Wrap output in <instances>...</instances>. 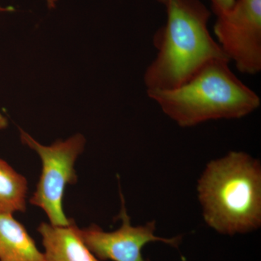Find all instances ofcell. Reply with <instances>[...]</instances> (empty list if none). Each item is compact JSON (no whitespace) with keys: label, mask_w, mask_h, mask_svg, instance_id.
I'll return each mask as SVG.
<instances>
[{"label":"cell","mask_w":261,"mask_h":261,"mask_svg":"<svg viewBox=\"0 0 261 261\" xmlns=\"http://www.w3.org/2000/svg\"><path fill=\"white\" fill-rule=\"evenodd\" d=\"M121 193V210L119 218L121 227L107 232L95 224L80 228L78 233L86 246L99 260L113 261H147L142 256V250L151 242H163L173 247H177L181 238H159L154 234L155 221L144 226H134L125 207L124 199Z\"/></svg>","instance_id":"8992f818"},{"label":"cell","mask_w":261,"mask_h":261,"mask_svg":"<svg viewBox=\"0 0 261 261\" xmlns=\"http://www.w3.org/2000/svg\"><path fill=\"white\" fill-rule=\"evenodd\" d=\"M47 2L49 8H54L56 7V0H47Z\"/></svg>","instance_id":"7c38bea8"},{"label":"cell","mask_w":261,"mask_h":261,"mask_svg":"<svg viewBox=\"0 0 261 261\" xmlns=\"http://www.w3.org/2000/svg\"><path fill=\"white\" fill-rule=\"evenodd\" d=\"M28 182L23 175L0 159V214H14L27 210Z\"/></svg>","instance_id":"9c48e42d"},{"label":"cell","mask_w":261,"mask_h":261,"mask_svg":"<svg viewBox=\"0 0 261 261\" xmlns=\"http://www.w3.org/2000/svg\"><path fill=\"white\" fill-rule=\"evenodd\" d=\"M0 261H44L43 252L12 214H0Z\"/></svg>","instance_id":"ba28073f"},{"label":"cell","mask_w":261,"mask_h":261,"mask_svg":"<svg viewBox=\"0 0 261 261\" xmlns=\"http://www.w3.org/2000/svg\"><path fill=\"white\" fill-rule=\"evenodd\" d=\"M37 231L44 247V261H99L80 238L73 220L65 226L42 222Z\"/></svg>","instance_id":"52a82bcc"},{"label":"cell","mask_w":261,"mask_h":261,"mask_svg":"<svg viewBox=\"0 0 261 261\" xmlns=\"http://www.w3.org/2000/svg\"><path fill=\"white\" fill-rule=\"evenodd\" d=\"M24 145L34 149L42 161V173L31 204L40 207L54 226H68L70 219L65 216L63 207L67 185L77 182L74 168L79 156L83 152L86 140L77 134L65 141L58 140L49 146L42 145L20 128Z\"/></svg>","instance_id":"277c9868"},{"label":"cell","mask_w":261,"mask_h":261,"mask_svg":"<svg viewBox=\"0 0 261 261\" xmlns=\"http://www.w3.org/2000/svg\"><path fill=\"white\" fill-rule=\"evenodd\" d=\"M229 63L213 62L177 88L147 92V96L184 128L248 116L260 107V97L233 73Z\"/></svg>","instance_id":"3957f363"},{"label":"cell","mask_w":261,"mask_h":261,"mask_svg":"<svg viewBox=\"0 0 261 261\" xmlns=\"http://www.w3.org/2000/svg\"><path fill=\"white\" fill-rule=\"evenodd\" d=\"M155 1H157L158 3H161V4L164 5L165 3H166L167 0H155Z\"/></svg>","instance_id":"5bb4252c"},{"label":"cell","mask_w":261,"mask_h":261,"mask_svg":"<svg viewBox=\"0 0 261 261\" xmlns=\"http://www.w3.org/2000/svg\"><path fill=\"white\" fill-rule=\"evenodd\" d=\"M206 224L233 235L254 231L261 224V166L244 152H230L211 161L197 185Z\"/></svg>","instance_id":"7a4b0ae2"},{"label":"cell","mask_w":261,"mask_h":261,"mask_svg":"<svg viewBox=\"0 0 261 261\" xmlns=\"http://www.w3.org/2000/svg\"><path fill=\"white\" fill-rule=\"evenodd\" d=\"M211 9L215 15L231 9L236 0H210Z\"/></svg>","instance_id":"30bf717a"},{"label":"cell","mask_w":261,"mask_h":261,"mask_svg":"<svg viewBox=\"0 0 261 261\" xmlns=\"http://www.w3.org/2000/svg\"><path fill=\"white\" fill-rule=\"evenodd\" d=\"M8 122L7 118L0 113V129L6 128L8 126Z\"/></svg>","instance_id":"8fae6325"},{"label":"cell","mask_w":261,"mask_h":261,"mask_svg":"<svg viewBox=\"0 0 261 261\" xmlns=\"http://www.w3.org/2000/svg\"><path fill=\"white\" fill-rule=\"evenodd\" d=\"M13 10H14V9H13V8H12V7H8V8H3V7L0 6V12H9L13 11Z\"/></svg>","instance_id":"4fadbf2b"},{"label":"cell","mask_w":261,"mask_h":261,"mask_svg":"<svg viewBox=\"0 0 261 261\" xmlns=\"http://www.w3.org/2000/svg\"><path fill=\"white\" fill-rule=\"evenodd\" d=\"M214 32L229 61L240 72L261 70V0H236L231 9L216 15Z\"/></svg>","instance_id":"5b68a950"},{"label":"cell","mask_w":261,"mask_h":261,"mask_svg":"<svg viewBox=\"0 0 261 261\" xmlns=\"http://www.w3.org/2000/svg\"><path fill=\"white\" fill-rule=\"evenodd\" d=\"M164 6L166 24L152 39L157 55L144 75L147 92L177 88L213 62L229 61L211 36V12L202 2L167 0Z\"/></svg>","instance_id":"6da1fadb"}]
</instances>
